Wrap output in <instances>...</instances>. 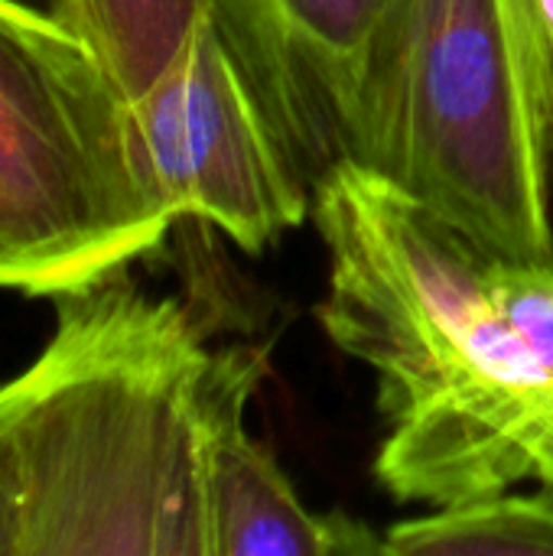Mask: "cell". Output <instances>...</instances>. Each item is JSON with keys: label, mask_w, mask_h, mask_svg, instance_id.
Masks as SVG:
<instances>
[{"label": "cell", "mask_w": 553, "mask_h": 556, "mask_svg": "<svg viewBox=\"0 0 553 556\" xmlns=\"http://www.w3.org/2000/svg\"><path fill=\"white\" fill-rule=\"evenodd\" d=\"M316 319L378 381V482L450 508L553 485V378L489 287L492 254L355 160L313 186Z\"/></svg>", "instance_id": "6da1fadb"}, {"label": "cell", "mask_w": 553, "mask_h": 556, "mask_svg": "<svg viewBox=\"0 0 553 556\" xmlns=\"http://www.w3.org/2000/svg\"><path fill=\"white\" fill-rule=\"evenodd\" d=\"M55 329L0 384L10 556H209L215 352L186 303L127 267L52 296Z\"/></svg>", "instance_id": "7a4b0ae2"}, {"label": "cell", "mask_w": 553, "mask_h": 556, "mask_svg": "<svg viewBox=\"0 0 553 556\" xmlns=\"http://www.w3.org/2000/svg\"><path fill=\"white\" fill-rule=\"evenodd\" d=\"M349 160L492 257L553 264V153L521 0H398Z\"/></svg>", "instance_id": "3957f363"}, {"label": "cell", "mask_w": 553, "mask_h": 556, "mask_svg": "<svg viewBox=\"0 0 553 556\" xmlns=\"http://www.w3.org/2000/svg\"><path fill=\"white\" fill-rule=\"evenodd\" d=\"M176 225L104 59L52 10L0 0V287L52 300Z\"/></svg>", "instance_id": "277c9868"}, {"label": "cell", "mask_w": 553, "mask_h": 556, "mask_svg": "<svg viewBox=\"0 0 553 556\" xmlns=\"http://www.w3.org/2000/svg\"><path fill=\"white\" fill-rule=\"evenodd\" d=\"M130 111L150 179L176 222H202L261 254L313 212L310 179L209 13Z\"/></svg>", "instance_id": "5b68a950"}, {"label": "cell", "mask_w": 553, "mask_h": 556, "mask_svg": "<svg viewBox=\"0 0 553 556\" xmlns=\"http://www.w3.org/2000/svg\"><path fill=\"white\" fill-rule=\"evenodd\" d=\"M398 0H205V13L316 186L352 156L365 75Z\"/></svg>", "instance_id": "8992f818"}, {"label": "cell", "mask_w": 553, "mask_h": 556, "mask_svg": "<svg viewBox=\"0 0 553 556\" xmlns=\"http://www.w3.org/2000/svg\"><path fill=\"white\" fill-rule=\"evenodd\" d=\"M261 378L257 349L215 352L205 401L209 556H388L375 528L313 511L274 453L251 437L248 404Z\"/></svg>", "instance_id": "52a82bcc"}, {"label": "cell", "mask_w": 553, "mask_h": 556, "mask_svg": "<svg viewBox=\"0 0 553 556\" xmlns=\"http://www.w3.org/2000/svg\"><path fill=\"white\" fill-rule=\"evenodd\" d=\"M388 556H553V485L430 508L385 531Z\"/></svg>", "instance_id": "ba28073f"}, {"label": "cell", "mask_w": 553, "mask_h": 556, "mask_svg": "<svg viewBox=\"0 0 553 556\" xmlns=\"http://www.w3.org/2000/svg\"><path fill=\"white\" fill-rule=\"evenodd\" d=\"M49 10L104 59L134 104L179 59L205 0H49Z\"/></svg>", "instance_id": "9c48e42d"}, {"label": "cell", "mask_w": 553, "mask_h": 556, "mask_svg": "<svg viewBox=\"0 0 553 556\" xmlns=\"http://www.w3.org/2000/svg\"><path fill=\"white\" fill-rule=\"evenodd\" d=\"M489 287L502 313L512 319V326L535 349L538 362L553 378V264L492 257Z\"/></svg>", "instance_id": "30bf717a"}, {"label": "cell", "mask_w": 553, "mask_h": 556, "mask_svg": "<svg viewBox=\"0 0 553 556\" xmlns=\"http://www.w3.org/2000/svg\"><path fill=\"white\" fill-rule=\"evenodd\" d=\"M521 10L528 23L538 91H541V108H544V124H548L553 153V0H521Z\"/></svg>", "instance_id": "8fae6325"}, {"label": "cell", "mask_w": 553, "mask_h": 556, "mask_svg": "<svg viewBox=\"0 0 553 556\" xmlns=\"http://www.w3.org/2000/svg\"><path fill=\"white\" fill-rule=\"evenodd\" d=\"M0 556H10V551H7V538H3V525H0Z\"/></svg>", "instance_id": "7c38bea8"}]
</instances>
